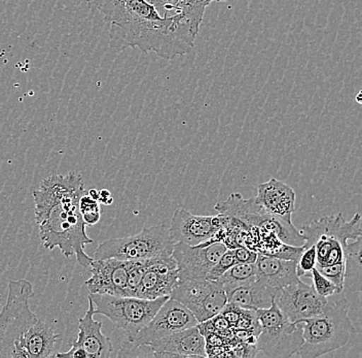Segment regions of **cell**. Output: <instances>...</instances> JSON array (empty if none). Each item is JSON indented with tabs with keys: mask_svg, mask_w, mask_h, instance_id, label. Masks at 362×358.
<instances>
[{
	"mask_svg": "<svg viewBox=\"0 0 362 358\" xmlns=\"http://www.w3.org/2000/svg\"><path fill=\"white\" fill-rule=\"evenodd\" d=\"M86 192L81 174L70 172L42 180L33 192V198L36 223L45 248H59L67 258L76 255L78 264L89 269L93 257L85 252V247L94 241L88 237L87 225L79 211V199Z\"/></svg>",
	"mask_w": 362,
	"mask_h": 358,
	"instance_id": "1",
	"label": "cell"
},
{
	"mask_svg": "<svg viewBox=\"0 0 362 358\" xmlns=\"http://www.w3.org/2000/svg\"><path fill=\"white\" fill-rule=\"evenodd\" d=\"M107 23L112 49L122 52L137 47L142 53L153 52L165 60L187 55L196 40L180 15L162 17L146 0H124Z\"/></svg>",
	"mask_w": 362,
	"mask_h": 358,
	"instance_id": "2",
	"label": "cell"
},
{
	"mask_svg": "<svg viewBox=\"0 0 362 358\" xmlns=\"http://www.w3.org/2000/svg\"><path fill=\"white\" fill-rule=\"evenodd\" d=\"M33 286L25 279L10 281L0 311V357H56L61 335L31 311Z\"/></svg>",
	"mask_w": 362,
	"mask_h": 358,
	"instance_id": "3",
	"label": "cell"
},
{
	"mask_svg": "<svg viewBox=\"0 0 362 358\" xmlns=\"http://www.w3.org/2000/svg\"><path fill=\"white\" fill-rule=\"evenodd\" d=\"M304 344L296 355L316 358L339 350L355 334L354 325L349 317V303L343 292L328 296L327 303L320 314L303 319Z\"/></svg>",
	"mask_w": 362,
	"mask_h": 358,
	"instance_id": "4",
	"label": "cell"
},
{
	"mask_svg": "<svg viewBox=\"0 0 362 358\" xmlns=\"http://www.w3.org/2000/svg\"><path fill=\"white\" fill-rule=\"evenodd\" d=\"M300 233L305 239L304 247L315 246V267L345 264L348 241L361 237V216L357 213L350 221H346L341 213L322 217L302 226Z\"/></svg>",
	"mask_w": 362,
	"mask_h": 358,
	"instance_id": "5",
	"label": "cell"
},
{
	"mask_svg": "<svg viewBox=\"0 0 362 358\" xmlns=\"http://www.w3.org/2000/svg\"><path fill=\"white\" fill-rule=\"evenodd\" d=\"M95 313L103 315L115 328L123 330L129 342L135 339L138 332L155 316L163 303L170 296L157 300H144L135 296H113L110 294H92Z\"/></svg>",
	"mask_w": 362,
	"mask_h": 358,
	"instance_id": "6",
	"label": "cell"
},
{
	"mask_svg": "<svg viewBox=\"0 0 362 358\" xmlns=\"http://www.w3.org/2000/svg\"><path fill=\"white\" fill-rule=\"evenodd\" d=\"M219 214L239 220L247 228H255L259 235L276 237L286 245L303 247L305 239L302 233L294 228L293 222L283 221L269 214L255 201V197L245 199L239 194H232L225 201L215 206Z\"/></svg>",
	"mask_w": 362,
	"mask_h": 358,
	"instance_id": "7",
	"label": "cell"
},
{
	"mask_svg": "<svg viewBox=\"0 0 362 358\" xmlns=\"http://www.w3.org/2000/svg\"><path fill=\"white\" fill-rule=\"evenodd\" d=\"M175 242L169 228L156 225L144 228L130 237L108 240L99 244L94 252L95 259L117 258L122 260H146L160 256L172 255Z\"/></svg>",
	"mask_w": 362,
	"mask_h": 358,
	"instance_id": "8",
	"label": "cell"
},
{
	"mask_svg": "<svg viewBox=\"0 0 362 358\" xmlns=\"http://www.w3.org/2000/svg\"><path fill=\"white\" fill-rule=\"evenodd\" d=\"M260 325L257 347L268 357H291L304 344L302 323H293L278 307L272 303L267 309L255 310Z\"/></svg>",
	"mask_w": 362,
	"mask_h": 358,
	"instance_id": "9",
	"label": "cell"
},
{
	"mask_svg": "<svg viewBox=\"0 0 362 358\" xmlns=\"http://www.w3.org/2000/svg\"><path fill=\"white\" fill-rule=\"evenodd\" d=\"M170 298L187 307L199 323L216 316L228 303L223 287L208 279L178 282Z\"/></svg>",
	"mask_w": 362,
	"mask_h": 358,
	"instance_id": "10",
	"label": "cell"
},
{
	"mask_svg": "<svg viewBox=\"0 0 362 358\" xmlns=\"http://www.w3.org/2000/svg\"><path fill=\"white\" fill-rule=\"evenodd\" d=\"M228 250L223 242L211 239L202 244H174L172 257L177 266L178 282L207 279L219 258Z\"/></svg>",
	"mask_w": 362,
	"mask_h": 358,
	"instance_id": "11",
	"label": "cell"
},
{
	"mask_svg": "<svg viewBox=\"0 0 362 358\" xmlns=\"http://www.w3.org/2000/svg\"><path fill=\"white\" fill-rule=\"evenodd\" d=\"M194 314L180 301L169 298L151 321L138 332L131 343L136 347L148 346L153 342L198 325Z\"/></svg>",
	"mask_w": 362,
	"mask_h": 358,
	"instance_id": "12",
	"label": "cell"
},
{
	"mask_svg": "<svg viewBox=\"0 0 362 358\" xmlns=\"http://www.w3.org/2000/svg\"><path fill=\"white\" fill-rule=\"evenodd\" d=\"M95 305L88 296V310L78 320V339L72 342L67 352L57 353L62 358H108L112 357V340L102 332L103 324L95 320Z\"/></svg>",
	"mask_w": 362,
	"mask_h": 358,
	"instance_id": "13",
	"label": "cell"
},
{
	"mask_svg": "<svg viewBox=\"0 0 362 358\" xmlns=\"http://www.w3.org/2000/svg\"><path fill=\"white\" fill-rule=\"evenodd\" d=\"M226 217L199 216L185 208H176L171 220L169 231L175 243L187 245L202 244L214 239L221 228H225Z\"/></svg>",
	"mask_w": 362,
	"mask_h": 358,
	"instance_id": "14",
	"label": "cell"
},
{
	"mask_svg": "<svg viewBox=\"0 0 362 358\" xmlns=\"http://www.w3.org/2000/svg\"><path fill=\"white\" fill-rule=\"evenodd\" d=\"M275 303L287 318L293 323L311 318L320 314L327 303V298L317 294L313 287L302 280L283 287L276 294Z\"/></svg>",
	"mask_w": 362,
	"mask_h": 358,
	"instance_id": "15",
	"label": "cell"
},
{
	"mask_svg": "<svg viewBox=\"0 0 362 358\" xmlns=\"http://www.w3.org/2000/svg\"><path fill=\"white\" fill-rule=\"evenodd\" d=\"M131 264L132 260L93 258L89 269L92 276L86 281V287L92 294L129 296L127 285Z\"/></svg>",
	"mask_w": 362,
	"mask_h": 358,
	"instance_id": "16",
	"label": "cell"
},
{
	"mask_svg": "<svg viewBox=\"0 0 362 358\" xmlns=\"http://www.w3.org/2000/svg\"><path fill=\"white\" fill-rule=\"evenodd\" d=\"M177 284V266L172 255L151 258L147 259L136 298L157 300L170 296Z\"/></svg>",
	"mask_w": 362,
	"mask_h": 358,
	"instance_id": "17",
	"label": "cell"
},
{
	"mask_svg": "<svg viewBox=\"0 0 362 358\" xmlns=\"http://www.w3.org/2000/svg\"><path fill=\"white\" fill-rule=\"evenodd\" d=\"M198 326L180 330L149 344L153 357H207Z\"/></svg>",
	"mask_w": 362,
	"mask_h": 358,
	"instance_id": "18",
	"label": "cell"
},
{
	"mask_svg": "<svg viewBox=\"0 0 362 358\" xmlns=\"http://www.w3.org/2000/svg\"><path fill=\"white\" fill-rule=\"evenodd\" d=\"M257 203L269 214L283 221H291L296 206V192L291 186L272 178L257 188Z\"/></svg>",
	"mask_w": 362,
	"mask_h": 358,
	"instance_id": "19",
	"label": "cell"
},
{
	"mask_svg": "<svg viewBox=\"0 0 362 358\" xmlns=\"http://www.w3.org/2000/svg\"><path fill=\"white\" fill-rule=\"evenodd\" d=\"M255 269L257 280L262 281L276 290L298 282L300 279L296 275V260L283 259L257 253Z\"/></svg>",
	"mask_w": 362,
	"mask_h": 358,
	"instance_id": "20",
	"label": "cell"
},
{
	"mask_svg": "<svg viewBox=\"0 0 362 358\" xmlns=\"http://www.w3.org/2000/svg\"><path fill=\"white\" fill-rule=\"evenodd\" d=\"M279 290L269 286L262 281L255 280L244 286L238 287L226 294L228 303H234L243 309L259 310L270 308Z\"/></svg>",
	"mask_w": 362,
	"mask_h": 358,
	"instance_id": "21",
	"label": "cell"
},
{
	"mask_svg": "<svg viewBox=\"0 0 362 358\" xmlns=\"http://www.w3.org/2000/svg\"><path fill=\"white\" fill-rule=\"evenodd\" d=\"M362 240L357 237L354 242L347 244L345 249V280L344 289L361 292L362 284Z\"/></svg>",
	"mask_w": 362,
	"mask_h": 358,
	"instance_id": "22",
	"label": "cell"
},
{
	"mask_svg": "<svg viewBox=\"0 0 362 358\" xmlns=\"http://www.w3.org/2000/svg\"><path fill=\"white\" fill-rule=\"evenodd\" d=\"M257 280V269L255 264H236L228 269L215 282L218 283L226 294L244 285L250 284Z\"/></svg>",
	"mask_w": 362,
	"mask_h": 358,
	"instance_id": "23",
	"label": "cell"
},
{
	"mask_svg": "<svg viewBox=\"0 0 362 358\" xmlns=\"http://www.w3.org/2000/svg\"><path fill=\"white\" fill-rule=\"evenodd\" d=\"M208 0H176V15H180L191 28L192 33L198 36L202 24Z\"/></svg>",
	"mask_w": 362,
	"mask_h": 358,
	"instance_id": "24",
	"label": "cell"
},
{
	"mask_svg": "<svg viewBox=\"0 0 362 358\" xmlns=\"http://www.w3.org/2000/svg\"><path fill=\"white\" fill-rule=\"evenodd\" d=\"M87 192L79 199V211H81L86 225L94 226L100 221V203L95 199L90 198Z\"/></svg>",
	"mask_w": 362,
	"mask_h": 358,
	"instance_id": "25",
	"label": "cell"
},
{
	"mask_svg": "<svg viewBox=\"0 0 362 358\" xmlns=\"http://www.w3.org/2000/svg\"><path fill=\"white\" fill-rule=\"evenodd\" d=\"M307 277L311 278L312 281H313L312 287H313L314 290H315L317 294H319V296H323V298H328V296L339 293L338 287H337L329 279L325 277L322 274L319 273L316 267H314V269L310 272Z\"/></svg>",
	"mask_w": 362,
	"mask_h": 358,
	"instance_id": "26",
	"label": "cell"
},
{
	"mask_svg": "<svg viewBox=\"0 0 362 358\" xmlns=\"http://www.w3.org/2000/svg\"><path fill=\"white\" fill-rule=\"evenodd\" d=\"M124 1V0H87V6L92 12L102 13L104 21L108 22L123 6Z\"/></svg>",
	"mask_w": 362,
	"mask_h": 358,
	"instance_id": "27",
	"label": "cell"
},
{
	"mask_svg": "<svg viewBox=\"0 0 362 358\" xmlns=\"http://www.w3.org/2000/svg\"><path fill=\"white\" fill-rule=\"evenodd\" d=\"M304 247V246H303ZM316 267L315 246L304 247L302 254L296 260V275L298 278L307 277L310 272Z\"/></svg>",
	"mask_w": 362,
	"mask_h": 358,
	"instance_id": "28",
	"label": "cell"
},
{
	"mask_svg": "<svg viewBox=\"0 0 362 358\" xmlns=\"http://www.w3.org/2000/svg\"><path fill=\"white\" fill-rule=\"evenodd\" d=\"M319 273L329 279L339 292H344V280H345V264H332V266L316 267Z\"/></svg>",
	"mask_w": 362,
	"mask_h": 358,
	"instance_id": "29",
	"label": "cell"
},
{
	"mask_svg": "<svg viewBox=\"0 0 362 358\" xmlns=\"http://www.w3.org/2000/svg\"><path fill=\"white\" fill-rule=\"evenodd\" d=\"M234 264H236V262H235L232 249H228V250L223 253V256L219 258L218 262H217L216 264H214V267H212L210 273L208 274V280H216V279L223 276V274H225L230 267L234 266Z\"/></svg>",
	"mask_w": 362,
	"mask_h": 358,
	"instance_id": "30",
	"label": "cell"
},
{
	"mask_svg": "<svg viewBox=\"0 0 362 358\" xmlns=\"http://www.w3.org/2000/svg\"><path fill=\"white\" fill-rule=\"evenodd\" d=\"M259 352L257 344H249L245 342H237L230 346L232 357H255Z\"/></svg>",
	"mask_w": 362,
	"mask_h": 358,
	"instance_id": "31",
	"label": "cell"
},
{
	"mask_svg": "<svg viewBox=\"0 0 362 358\" xmlns=\"http://www.w3.org/2000/svg\"><path fill=\"white\" fill-rule=\"evenodd\" d=\"M236 264H255L257 252L246 246H238L232 249Z\"/></svg>",
	"mask_w": 362,
	"mask_h": 358,
	"instance_id": "32",
	"label": "cell"
},
{
	"mask_svg": "<svg viewBox=\"0 0 362 358\" xmlns=\"http://www.w3.org/2000/svg\"><path fill=\"white\" fill-rule=\"evenodd\" d=\"M155 6L162 17L176 15V0H146Z\"/></svg>",
	"mask_w": 362,
	"mask_h": 358,
	"instance_id": "33",
	"label": "cell"
},
{
	"mask_svg": "<svg viewBox=\"0 0 362 358\" xmlns=\"http://www.w3.org/2000/svg\"><path fill=\"white\" fill-rule=\"evenodd\" d=\"M98 203L105 206L112 205L113 203V197L110 190L102 189L99 191Z\"/></svg>",
	"mask_w": 362,
	"mask_h": 358,
	"instance_id": "34",
	"label": "cell"
},
{
	"mask_svg": "<svg viewBox=\"0 0 362 358\" xmlns=\"http://www.w3.org/2000/svg\"><path fill=\"white\" fill-rule=\"evenodd\" d=\"M88 194H89V196L90 198L95 199V201H98V197H99V191L98 190L94 189V188H92V189H90L89 191L87 192Z\"/></svg>",
	"mask_w": 362,
	"mask_h": 358,
	"instance_id": "35",
	"label": "cell"
},
{
	"mask_svg": "<svg viewBox=\"0 0 362 358\" xmlns=\"http://www.w3.org/2000/svg\"><path fill=\"white\" fill-rule=\"evenodd\" d=\"M208 1H209L210 4H212V2H223L226 1V0H208Z\"/></svg>",
	"mask_w": 362,
	"mask_h": 358,
	"instance_id": "36",
	"label": "cell"
}]
</instances>
